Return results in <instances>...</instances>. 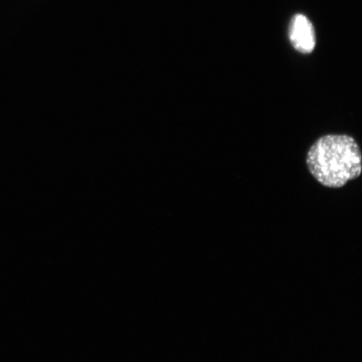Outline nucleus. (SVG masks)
<instances>
[{
  "label": "nucleus",
  "instance_id": "1",
  "mask_svg": "<svg viewBox=\"0 0 362 362\" xmlns=\"http://www.w3.org/2000/svg\"><path fill=\"white\" fill-rule=\"evenodd\" d=\"M306 163L312 175L321 185L341 188L359 177L362 156L356 140L348 135H325L308 152Z\"/></svg>",
  "mask_w": 362,
  "mask_h": 362
},
{
  "label": "nucleus",
  "instance_id": "2",
  "mask_svg": "<svg viewBox=\"0 0 362 362\" xmlns=\"http://www.w3.org/2000/svg\"><path fill=\"white\" fill-rule=\"evenodd\" d=\"M289 39L298 52L310 54L315 47V34L313 25L308 18L296 15L293 18L289 28Z\"/></svg>",
  "mask_w": 362,
  "mask_h": 362
}]
</instances>
